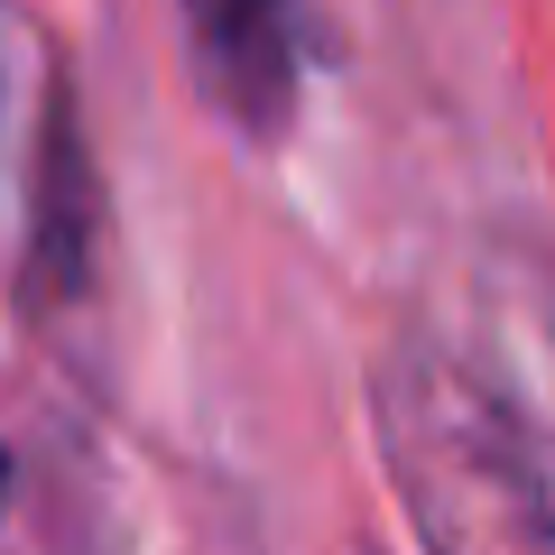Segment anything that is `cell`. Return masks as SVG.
Segmentation results:
<instances>
[{
    "label": "cell",
    "mask_w": 555,
    "mask_h": 555,
    "mask_svg": "<svg viewBox=\"0 0 555 555\" xmlns=\"http://www.w3.org/2000/svg\"><path fill=\"white\" fill-rule=\"evenodd\" d=\"M0 509H10V454H0Z\"/></svg>",
    "instance_id": "cell-4"
},
{
    "label": "cell",
    "mask_w": 555,
    "mask_h": 555,
    "mask_svg": "<svg viewBox=\"0 0 555 555\" xmlns=\"http://www.w3.org/2000/svg\"><path fill=\"white\" fill-rule=\"evenodd\" d=\"M28 278L83 297V278H93V158H83L75 139V112H47V167H38V250H28Z\"/></svg>",
    "instance_id": "cell-3"
},
{
    "label": "cell",
    "mask_w": 555,
    "mask_h": 555,
    "mask_svg": "<svg viewBox=\"0 0 555 555\" xmlns=\"http://www.w3.org/2000/svg\"><path fill=\"white\" fill-rule=\"evenodd\" d=\"M204 102L232 130L278 139L297 112V0H177Z\"/></svg>",
    "instance_id": "cell-2"
},
{
    "label": "cell",
    "mask_w": 555,
    "mask_h": 555,
    "mask_svg": "<svg viewBox=\"0 0 555 555\" xmlns=\"http://www.w3.org/2000/svg\"><path fill=\"white\" fill-rule=\"evenodd\" d=\"M371 426L426 555H555V269L500 250L379 352Z\"/></svg>",
    "instance_id": "cell-1"
}]
</instances>
